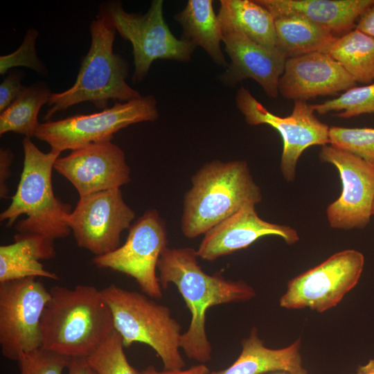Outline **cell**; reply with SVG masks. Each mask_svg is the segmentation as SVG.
<instances>
[{"label": "cell", "instance_id": "obj_9", "mask_svg": "<svg viewBox=\"0 0 374 374\" xmlns=\"http://www.w3.org/2000/svg\"><path fill=\"white\" fill-rule=\"evenodd\" d=\"M50 292L36 278L0 283V347L3 356H19L42 347L41 319Z\"/></svg>", "mask_w": 374, "mask_h": 374}, {"label": "cell", "instance_id": "obj_3", "mask_svg": "<svg viewBox=\"0 0 374 374\" xmlns=\"http://www.w3.org/2000/svg\"><path fill=\"white\" fill-rule=\"evenodd\" d=\"M186 193L181 229L188 238L205 234L244 205L262 200L247 163L214 160L205 163L191 178Z\"/></svg>", "mask_w": 374, "mask_h": 374}, {"label": "cell", "instance_id": "obj_13", "mask_svg": "<svg viewBox=\"0 0 374 374\" xmlns=\"http://www.w3.org/2000/svg\"><path fill=\"white\" fill-rule=\"evenodd\" d=\"M134 217L121 189L116 188L80 197L68 224L78 247L97 256L119 247L121 233L130 229Z\"/></svg>", "mask_w": 374, "mask_h": 374}, {"label": "cell", "instance_id": "obj_8", "mask_svg": "<svg viewBox=\"0 0 374 374\" xmlns=\"http://www.w3.org/2000/svg\"><path fill=\"white\" fill-rule=\"evenodd\" d=\"M158 117L154 97L141 96L123 103H116L100 112L39 123L35 137L48 143L51 150L61 153L90 143L111 141L121 130L138 123L154 121Z\"/></svg>", "mask_w": 374, "mask_h": 374}, {"label": "cell", "instance_id": "obj_32", "mask_svg": "<svg viewBox=\"0 0 374 374\" xmlns=\"http://www.w3.org/2000/svg\"><path fill=\"white\" fill-rule=\"evenodd\" d=\"M23 73L12 71L0 84V112L5 110L18 96L24 86L21 81Z\"/></svg>", "mask_w": 374, "mask_h": 374}, {"label": "cell", "instance_id": "obj_5", "mask_svg": "<svg viewBox=\"0 0 374 374\" xmlns=\"http://www.w3.org/2000/svg\"><path fill=\"white\" fill-rule=\"evenodd\" d=\"M24 163L17 190L11 203L0 214V220L11 226L22 215L15 229L19 233L39 235L51 240L67 237L71 230L68 219L71 206L54 194L52 171L60 153L42 152L30 138L22 141Z\"/></svg>", "mask_w": 374, "mask_h": 374}, {"label": "cell", "instance_id": "obj_35", "mask_svg": "<svg viewBox=\"0 0 374 374\" xmlns=\"http://www.w3.org/2000/svg\"><path fill=\"white\" fill-rule=\"evenodd\" d=\"M355 28L374 37V2L361 15Z\"/></svg>", "mask_w": 374, "mask_h": 374}, {"label": "cell", "instance_id": "obj_16", "mask_svg": "<svg viewBox=\"0 0 374 374\" xmlns=\"http://www.w3.org/2000/svg\"><path fill=\"white\" fill-rule=\"evenodd\" d=\"M356 85L352 76L329 54L315 52L286 60L278 93L294 101H306L336 95Z\"/></svg>", "mask_w": 374, "mask_h": 374}, {"label": "cell", "instance_id": "obj_24", "mask_svg": "<svg viewBox=\"0 0 374 374\" xmlns=\"http://www.w3.org/2000/svg\"><path fill=\"white\" fill-rule=\"evenodd\" d=\"M276 48L287 58L327 53L337 38L318 24L298 15L275 18Z\"/></svg>", "mask_w": 374, "mask_h": 374}, {"label": "cell", "instance_id": "obj_34", "mask_svg": "<svg viewBox=\"0 0 374 374\" xmlns=\"http://www.w3.org/2000/svg\"><path fill=\"white\" fill-rule=\"evenodd\" d=\"M210 373L209 369L204 364H199L193 367H190L186 370L175 369V370H166L157 371L156 368L150 365L141 371V374H208Z\"/></svg>", "mask_w": 374, "mask_h": 374}, {"label": "cell", "instance_id": "obj_28", "mask_svg": "<svg viewBox=\"0 0 374 374\" xmlns=\"http://www.w3.org/2000/svg\"><path fill=\"white\" fill-rule=\"evenodd\" d=\"M123 348L122 338L114 330L87 360L98 374H141L129 363Z\"/></svg>", "mask_w": 374, "mask_h": 374}, {"label": "cell", "instance_id": "obj_27", "mask_svg": "<svg viewBox=\"0 0 374 374\" xmlns=\"http://www.w3.org/2000/svg\"><path fill=\"white\" fill-rule=\"evenodd\" d=\"M311 106L314 112L322 115L339 112L337 116L343 118L374 114V82L353 87L337 98Z\"/></svg>", "mask_w": 374, "mask_h": 374}, {"label": "cell", "instance_id": "obj_37", "mask_svg": "<svg viewBox=\"0 0 374 374\" xmlns=\"http://www.w3.org/2000/svg\"><path fill=\"white\" fill-rule=\"evenodd\" d=\"M353 374H374V357L364 365L359 366Z\"/></svg>", "mask_w": 374, "mask_h": 374}, {"label": "cell", "instance_id": "obj_1", "mask_svg": "<svg viewBox=\"0 0 374 374\" xmlns=\"http://www.w3.org/2000/svg\"><path fill=\"white\" fill-rule=\"evenodd\" d=\"M197 251L190 247L168 248L157 264L162 288L175 284L191 313L188 329L181 334L180 348L191 359L204 363L211 359V346L206 332V314L209 308L245 301L256 295L242 280H231L221 274L205 273L197 262Z\"/></svg>", "mask_w": 374, "mask_h": 374}, {"label": "cell", "instance_id": "obj_36", "mask_svg": "<svg viewBox=\"0 0 374 374\" xmlns=\"http://www.w3.org/2000/svg\"><path fill=\"white\" fill-rule=\"evenodd\" d=\"M66 370L67 374H98L87 358H71Z\"/></svg>", "mask_w": 374, "mask_h": 374}, {"label": "cell", "instance_id": "obj_11", "mask_svg": "<svg viewBox=\"0 0 374 374\" xmlns=\"http://www.w3.org/2000/svg\"><path fill=\"white\" fill-rule=\"evenodd\" d=\"M166 225L156 209L145 211L129 229L125 243L116 249L95 256L93 263L134 278L143 293L154 299L162 297L156 270L167 247Z\"/></svg>", "mask_w": 374, "mask_h": 374}, {"label": "cell", "instance_id": "obj_14", "mask_svg": "<svg viewBox=\"0 0 374 374\" xmlns=\"http://www.w3.org/2000/svg\"><path fill=\"white\" fill-rule=\"evenodd\" d=\"M319 157L335 166L341 182L340 196L326 208L330 226L348 230L367 226L374 201V166L328 145L321 147Z\"/></svg>", "mask_w": 374, "mask_h": 374}, {"label": "cell", "instance_id": "obj_22", "mask_svg": "<svg viewBox=\"0 0 374 374\" xmlns=\"http://www.w3.org/2000/svg\"><path fill=\"white\" fill-rule=\"evenodd\" d=\"M182 28L181 39L203 48L219 66L229 64L221 49L223 35L212 0H189L184 8L175 15Z\"/></svg>", "mask_w": 374, "mask_h": 374}, {"label": "cell", "instance_id": "obj_7", "mask_svg": "<svg viewBox=\"0 0 374 374\" xmlns=\"http://www.w3.org/2000/svg\"><path fill=\"white\" fill-rule=\"evenodd\" d=\"M121 36L132 45L134 83L142 81L156 60L188 62L195 46L177 39L170 31L163 17V1L153 0L145 14L125 11L121 1L100 4Z\"/></svg>", "mask_w": 374, "mask_h": 374}, {"label": "cell", "instance_id": "obj_4", "mask_svg": "<svg viewBox=\"0 0 374 374\" xmlns=\"http://www.w3.org/2000/svg\"><path fill=\"white\" fill-rule=\"evenodd\" d=\"M91 45L82 61L74 84L67 90L52 93L44 119L75 105L91 102L107 109L110 100L129 101L141 96L126 82L128 66L124 58L114 52L116 30L102 9L91 22Z\"/></svg>", "mask_w": 374, "mask_h": 374}, {"label": "cell", "instance_id": "obj_25", "mask_svg": "<svg viewBox=\"0 0 374 374\" xmlns=\"http://www.w3.org/2000/svg\"><path fill=\"white\" fill-rule=\"evenodd\" d=\"M356 82L374 81V37L355 28L337 37L327 53Z\"/></svg>", "mask_w": 374, "mask_h": 374}, {"label": "cell", "instance_id": "obj_19", "mask_svg": "<svg viewBox=\"0 0 374 374\" xmlns=\"http://www.w3.org/2000/svg\"><path fill=\"white\" fill-rule=\"evenodd\" d=\"M275 18L298 15L318 24L335 37L355 28L361 15L374 0H256Z\"/></svg>", "mask_w": 374, "mask_h": 374}, {"label": "cell", "instance_id": "obj_29", "mask_svg": "<svg viewBox=\"0 0 374 374\" xmlns=\"http://www.w3.org/2000/svg\"><path fill=\"white\" fill-rule=\"evenodd\" d=\"M329 143L374 166V128L330 127Z\"/></svg>", "mask_w": 374, "mask_h": 374}, {"label": "cell", "instance_id": "obj_33", "mask_svg": "<svg viewBox=\"0 0 374 374\" xmlns=\"http://www.w3.org/2000/svg\"><path fill=\"white\" fill-rule=\"evenodd\" d=\"M14 159V154L10 148L0 149V197L7 198L9 192L6 181L11 175L10 166Z\"/></svg>", "mask_w": 374, "mask_h": 374}, {"label": "cell", "instance_id": "obj_23", "mask_svg": "<svg viewBox=\"0 0 374 374\" xmlns=\"http://www.w3.org/2000/svg\"><path fill=\"white\" fill-rule=\"evenodd\" d=\"M217 17L222 32L236 30L269 48H276L275 19L256 0H221Z\"/></svg>", "mask_w": 374, "mask_h": 374}, {"label": "cell", "instance_id": "obj_21", "mask_svg": "<svg viewBox=\"0 0 374 374\" xmlns=\"http://www.w3.org/2000/svg\"><path fill=\"white\" fill-rule=\"evenodd\" d=\"M55 256L54 241L18 233L13 243L0 247V283L36 277L58 280L56 274L45 269L39 262Z\"/></svg>", "mask_w": 374, "mask_h": 374}, {"label": "cell", "instance_id": "obj_38", "mask_svg": "<svg viewBox=\"0 0 374 374\" xmlns=\"http://www.w3.org/2000/svg\"><path fill=\"white\" fill-rule=\"evenodd\" d=\"M372 215H374V201H373V207H372Z\"/></svg>", "mask_w": 374, "mask_h": 374}, {"label": "cell", "instance_id": "obj_31", "mask_svg": "<svg viewBox=\"0 0 374 374\" xmlns=\"http://www.w3.org/2000/svg\"><path fill=\"white\" fill-rule=\"evenodd\" d=\"M70 359L40 347L19 356V374H63Z\"/></svg>", "mask_w": 374, "mask_h": 374}, {"label": "cell", "instance_id": "obj_2", "mask_svg": "<svg viewBox=\"0 0 374 374\" xmlns=\"http://www.w3.org/2000/svg\"><path fill=\"white\" fill-rule=\"evenodd\" d=\"M49 292L41 319L42 347L69 358H87L115 330L101 290L78 285L53 286Z\"/></svg>", "mask_w": 374, "mask_h": 374}, {"label": "cell", "instance_id": "obj_15", "mask_svg": "<svg viewBox=\"0 0 374 374\" xmlns=\"http://www.w3.org/2000/svg\"><path fill=\"white\" fill-rule=\"evenodd\" d=\"M54 169L82 197L120 188L131 180V170L123 150L112 141L93 143L58 157Z\"/></svg>", "mask_w": 374, "mask_h": 374}, {"label": "cell", "instance_id": "obj_12", "mask_svg": "<svg viewBox=\"0 0 374 374\" xmlns=\"http://www.w3.org/2000/svg\"><path fill=\"white\" fill-rule=\"evenodd\" d=\"M364 265V256L358 251L337 252L290 280L280 305L287 309L308 308L319 312L328 310L357 285Z\"/></svg>", "mask_w": 374, "mask_h": 374}, {"label": "cell", "instance_id": "obj_20", "mask_svg": "<svg viewBox=\"0 0 374 374\" xmlns=\"http://www.w3.org/2000/svg\"><path fill=\"white\" fill-rule=\"evenodd\" d=\"M283 371L287 374H308L303 366L301 339L287 347L273 349L265 346L256 328L242 341V351L228 368L208 374H263Z\"/></svg>", "mask_w": 374, "mask_h": 374}, {"label": "cell", "instance_id": "obj_6", "mask_svg": "<svg viewBox=\"0 0 374 374\" xmlns=\"http://www.w3.org/2000/svg\"><path fill=\"white\" fill-rule=\"evenodd\" d=\"M101 292L124 347L134 342L147 344L161 358L164 369H182L185 363L179 352L181 326L168 307L115 284L107 286Z\"/></svg>", "mask_w": 374, "mask_h": 374}, {"label": "cell", "instance_id": "obj_10", "mask_svg": "<svg viewBox=\"0 0 374 374\" xmlns=\"http://www.w3.org/2000/svg\"><path fill=\"white\" fill-rule=\"evenodd\" d=\"M235 100L249 125H268L280 134L283 140L280 170L287 181L294 180L298 160L308 148L329 143L330 127L317 118L305 101H294L291 114L280 117L269 112L244 86L238 89Z\"/></svg>", "mask_w": 374, "mask_h": 374}, {"label": "cell", "instance_id": "obj_26", "mask_svg": "<svg viewBox=\"0 0 374 374\" xmlns=\"http://www.w3.org/2000/svg\"><path fill=\"white\" fill-rule=\"evenodd\" d=\"M51 94L42 82L24 86L16 99L0 114V135L12 132L30 139L35 136L39 125V112L48 104Z\"/></svg>", "mask_w": 374, "mask_h": 374}, {"label": "cell", "instance_id": "obj_30", "mask_svg": "<svg viewBox=\"0 0 374 374\" xmlns=\"http://www.w3.org/2000/svg\"><path fill=\"white\" fill-rule=\"evenodd\" d=\"M39 33L35 28L28 29L20 46L14 52L0 56V74L3 75L9 69L25 66L35 71L40 75H48V71L37 54L35 44Z\"/></svg>", "mask_w": 374, "mask_h": 374}, {"label": "cell", "instance_id": "obj_18", "mask_svg": "<svg viewBox=\"0 0 374 374\" xmlns=\"http://www.w3.org/2000/svg\"><path fill=\"white\" fill-rule=\"evenodd\" d=\"M266 235L278 236L287 244L299 240L294 229L262 220L256 213V205L248 204L208 231L197 254L203 260L212 261L247 248Z\"/></svg>", "mask_w": 374, "mask_h": 374}, {"label": "cell", "instance_id": "obj_17", "mask_svg": "<svg viewBox=\"0 0 374 374\" xmlns=\"http://www.w3.org/2000/svg\"><path fill=\"white\" fill-rule=\"evenodd\" d=\"M225 51L231 63L219 77L226 86L251 78L269 98L278 95V82L287 57L277 48H269L250 39L236 30L222 33Z\"/></svg>", "mask_w": 374, "mask_h": 374}]
</instances>
